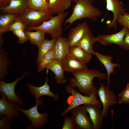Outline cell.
I'll return each mask as SVG.
<instances>
[{"mask_svg": "<svg viewBox=\"0 0 129 129\" xmlns=\"http://www.w3.org/2000/svg\"><path fill=\"white\" fill-rule=\"evenodd\" d=\"M42 99L36 103L34 106L29 109L25 110L20 108L19 111L22 112L29 119L31 124L27 128V129H35L43 127L45 124L48 122V114L47 113H41L38 109V106L41 105L43 103Z\"/></svg>", "mask_w": 129, "mask_h": 129, "instance_id": "5b68a950", "label": "cell"}, {"mask_svg": "<svg viewBox=\"0 0 129 129\" xmlns=\"http://www.w3.org/2000/svg\"><path fill=\"white\" fill-rule=\"evenodd\" d=\"M49 11H43L28 8L19 15L27 27L39 26L53 16Z\"/></svg>", "mask_w": 129, "mask_h": 129, "instance_id": "8992f818", "label": "cell"}, {"mask_svg": "<svg viewBox=\"0 0 129 129\" xmlns=\"http://www.w3.org/2000/svg\"><path fill=\"white\" fill-rule=\"evenodd\" d=\"M27 27L26 25L20 18L16 20L11 24L8 31H12L20 30L25 31Z\"/></svg>", "mask_w": 129, "mask_h": 129, "instance_id": "4dcf8cb0", "label": "cell"}, {"mask_svg": "<svg viewBox=\"0 0 129 129\" xmlns=\"http://www.w3.org/2000/svg\"><path fill=\"white\" fill-rule=\"evenodd\" d=\"M56 39H45L40 44L38 47V51L36 59L38 64L42 57L54 47Z\"/></svg>", "mask_w": 129, "mask_h": 129, "instance_id": "484cf974", "label": "cell"}, {"mask_svg": "<svg viewBox=\"0 0 129 129\" xmlns=\"http://www.w3.org/2000/svg\"><path fill=\"white\" fill-rule=\"evenodd\" d=\"M90 30L85 21L78 24L71 29L67 39L70 48L75 46Z\"/></svg>", "mask_w": 129, "mask_h": 129, "instance_id": "8fae6325", "label": "cell"}, {"mask_svg": "<svg viewBox=\"0 0 129 129\" xmlns=\"http://www.w3.org/2000/svg\"><path fill=\"white\" fill-rule=\"evenodd\" d=\"M128 83H129V82Z\"/></svg>", "mask_w": 129, "mask_h": 129, "instance_id": "ab89813d", "label": "cell"}, {"mask_svg": "<svg viewBox=\"0 0 129 129\" xmlns=\"http://www.w3.org/2000/svg\"><path fill=\"white\" fill-rule=\"evenodd\" d=\"M56 59L62 62L69 54L70 48L67 38L61 36L56 40L54 46Z\"/></svg>", "mask_w": 129, "mask_h": 129, "instance_id": "ac0fdd59", "label": "cell"}, {"mask_svg": "<svg viewBox=\"0 0 129 129\" xmlns=\"http://www.w3.org/2000/svg\"><path fill=\"white\" fill-rule=\"evenodd\" d=\"M27 73V72H25L20 77L16 78L14 81L10 83L5 82L2 80H0V92L6 96L8 102L22 105V100L20 97L16 94L15 88L18 82L22 79Z\"/></svg>", "mask_w": 129, "mask_h": 129, "instance_id": "9c48e42d", "label": "cell"}, {"mask_svg": "<svg viewBox=\"0 0 129 129\" xmlns=\"http://www.w3.org/2000/svg\"><path fill=\"white\" fill-rule=\"evenodd\" d=\"M46 0L48 2L49 0Z\"/></svg>", "mask_w": 129, "mask_h": 129, "instance_id": "74e56055", "label": "cell"}, {"mask_svg": "<svg viewBox=\"0 0 129 129\" xmlns=\"http://www.w3.org/2000/svg\"><path fill=\"white\" fill-rule=\"evenodd\" d=\"M72 12L65 21L64 24H69L68 27L77 20L84 18L96 21L102 15L100 10L93 5L92 0H76Z\"/></svg>", "mask_w": 129, "mask_h": 129, "instance_id": "7a4b0ae2", "label": "cell"}, {"mask_svg": "<svg viewBox=\"0 0 129 129\" xmlns=\"http://www.w3.org/2000/svg\"><path fill=\"white\" fill-rule=\"evenodd\" d=\"M68 14V11L59 13L39 26L27 27L26 30L28 31H42L49 34L52 38L57 39L61 36L62 24Z\"/></svg>", "mask_w": 129, "mask_h": 129, "instance_id": "3957f363", "label": "cell"}, {"mask_svg": "<svg viewBox=\"0 0 129 129\" xmlns=\"http://www.w3.org/2000/svg\"><path fill=\"white\" fill-rule=\"evenodd\" d=\"M48 69L54 73L57 83L62 84L67 82L65 77L64 73L65 71L62 62L56 59L51 64Z\"/></svg>", "mask_w": 129, "mask_h": 129, "instance_id": "603a6c76", "label": "cell"}, {"mask_svg": "<svg viewBox=\"0 0 129 129\" xmlns=\"http://www.w3.org/2000/svg\"><path fill=\"white\" fill-rule=\"evenodd\" d=\"M84 106L88 113L93 125V129H100L102 126L104 118L102 113V104H86Z\"/></svg>", "mask_w": 129, "mask_h": 129, "instance_id": "7c38bea8", "label": "cell"}, {"mask_svg": "<svg viewBox=\"0 0 129 129\" xmlns=\"http://www.w3.org/2000/svg\"><path fill=\"white\" fill-rule=\"evenodd\" d=\"M65 88L66 92L71 95L67 100V102L69 106L61 113V116L65 115L74 108L81 105L86 104H102L97 97V95L95 94H92L90 96L83 95L69 85L66 86Z\"/></svg>", "mask_w": 129, "mask_h": 129, "instance_id": "277c9868", "label": "cell"}, {"mask_svg": "<svg viewBox=\"0 0 129 129\" xmlns=\"http://www.w3.org/2000/svg\"><path fill=\"white\" fill-rule=\"evenodd\" d=\"M121 47L125 50H129V30L125 34L123 44Z\"/></svg>", "mask_w": 129, "mask_h": 129, "instance_id": "d590c367", "label": "cell"}, {"mask_svg": "<svg viewBox=\"0 0 129 129\" xmlns=\"http://www.w3.org/2000/svg\"><path fill=\"white\" fill-rule=\"evenodd\" d=\"M20 18L19 15L6 13L0 16V46H2L3 40L2 34L8 31L11 24L16 19Z\"/></svg>", "mask_w": 129, "mask_h": 129, "instance_id": "7402d4cb", "label": "cell"}, {"mask_svg": "<svg viewBox=\"0 0 129 129\" xmlns=\"http://www.w3.org/2000/svg\"><path fill=\"white\" fill-rule=\"evenodd\" d=\"M62 63L64 71L72 73L88 69L86 64L76 59L70 54Z\"/></svg>", "mask_w": 129, "mask_h": 129, "instance_id": "e0dca14e", "label": "cell"}, {"mask_svg": "<svg viewBox=\"0 0 129 129\" xmlns=\"http://www.w3.org/2000/svg\"><path fill=\"white\" fill-rule=\"evenodd\" d=\"M25 32L28 38L30 43L38 47L45 39V35L46 33L43 31L38 30L32 32L25 30Z\"/></svg>", "mask_w": 129, "mask_h": 129, "instance_id": "4316f807", "label": "cell"}, {"mask_svg": "<svg viewBox=\"0 0 129 129\" xmlns=\"http://www.w3.org/2000/svg\"><path fill=\"white\" fill-rule=\"evenodd\" d=\"M28 0H11L8 5L0 7L2 12L19 15L28 9Z\"/></svg>", "mask_w": 129, "mask_h": 129, "instance_id": "2e32d148", "label": "cell"}, {"mask_svg": "<svg viewBox=\"0 0 129 129\" xmlns=\"http://www.w3.org/2000/svg\"><path fill=\"white\" fill-rule=\"evenodd\" d=\"M73 0H49L48 10L53 14L64 12L70 6Z\"/></svg>", "mask_w": 129, "mask_h": 129, "instance_id": "44dd1931", "label": "cell"}, {"mask_svg": "<svg viewBox=\"0 0 129 129\" xmlns=\"http://www.w3.org/2000/svg\"><path fill=\"white\" fill-rule=\"evenodd\" d=\"M6 53L3 49H1L0 51V77L1 79H3L7 74V69L8 60L7 57Z\"/></svg>", "mask_w": 129, "mask_h": 129, "instance_id": "f1b7e54d", "label": "cell"}, {"mask_svg": "<svg viewBox=\"0 0 129 129\" xmlns=\"http://www.w3.org/2000/svg\"><path fill=\"white\" fill-rule=\"evenodd\" d=\"M129 30L127 28L123 27L120 31L115 33L99 35L97 37V42L104 45L115 44L121 47L125 35Z\"/></svg>", "mask_w": 129, "mask_h": 129, "instance_id": "4fadbf2b", "label": "cell"}, {"mask_svg": "<svg viewBox=\"0 0 129 129\" xmlns=\"http://www.w3.org/2000/svg\"><path fill=\"white\" fill-rule=\"evenodd\" d=\"M100 85L97 95L102 106V113L104 118L108 115L110 107L117 103V101L115 94L111 90L109 85L106 86L101 82L100 83Z\"/></svg>", "mask_w": 129, "mask_h": 129, "instance_id": "52a82bcc", "label": "cell"}, {"mask_svg": "<svg viewBox=\"0 0 129 129\" xmlns=\"http://www.w3.org/2000/svg\"><path fill=\"white\" fill-rule=\"evenodd\" d=\"M106 9L113 13V17L110 22H107V27L108 29L113 28L117 30V19L118 16L126 12V10L120 0H106Z\"/></svg>", "mask_w": 129, "mask_h": 129, "instance_id": "30bf717a", "label": "cell"}, {"mask_svg": "<svg viewBox=\"0 0 129 129\" xmlns=\"http://www.w3.org/2000/svg\"><path fill=\"white\" fill-rule=\"evenodd\" d=\"M93 55L96 56L99 61L102 63L107 71V85H109L110 83V76L112 74H115L114 70L115 67H120L121 66L118 63L112 62L113 57L110 55H104L99 53L98 51L95 52Z\"/></svg>", "mask_w": 129, "mask_h": 129, "instance_id": "d6986e66", "label": "cell"}, {"mask_svg": "<svg viewBox=\"0 0 129 129\" xmlns=\"http://www.w3.org/2000/svg\"><path fill=\"white\" fill-rule=\"evenodd\" d=\"M1 98L0 99V116L5 115L11 123L14 117H18L20 114L18 112L20 108L17 104L7 101L6 96L1 94Z\"/></svg>", "mask_w": 129, "mask_h": 129, "instance_id": "5bb4252c", "label": "cell"}, {"mask_svg": "<svg viewBox=\"0 0 129 129\" xmlns=\"http://www.w3.org/2000/svg\"><path fill=\"white\" fill-rule=\"evenodd\" d=\"M48 79L46 76L45 82L41 86L38 87L30 84H27V86L29 88L31 93L35 96L36 103L40 101V97L43 96L51 97L55 101L58 100V94L54 93L50 90V87L48 84Z\"/></svg>", "mask_w": 129, "mask_h": 129, "instance_id": "9a60e30c", "label": "cell"}, {"mask_svg": "<svg viewBox=\"0 0 129 129\" xmlns=\"http://www.w3.org/2000/svg\"><path fill=\"white\" fill-rule=\"evenodd\" d=\"M56 59V57L54 47L41 58L37 64L38 72H39L45 69H48L51 64Z\"/></svg>", "mask_w": 129, "mask_h": 129, "instance_id": "cb8c5ba5", "label": "cell"}, {"mask_svg": "<svg viewBox=\"0 0 129 129\" xmlns=\"http://www.w3.org/2000/svg\"><path fill=\"white\" fill-rule=\"evenodd\" d=\"M117 22L123 27H126L129 29V13L126 12L122 14L118 15Z\"/></svg>", "mask_w": 129, "mask_h": 129, "instance_id": "1f68e13d", "label": "cell"}, {"mask_svg": "<svg viewBox=\"0 0 129 129\" xmlns=\"http://www.w3.org/2000/svg\"><path fill=\"white\" fill-rule=\"evenodd\" d=\"M11 0H0V7L5 6L6 5L9 3Z\"/></svg>", "mask_w": 129, "mask_h": 129, "instance_id": "8d00e7d4", "label": "cell"}, {"mask_svg": "<svg viewBox=\"0 0 129 129\" xmlns=\"http://www.w3.org/2000/svg\"><path fill=\"white\" fill-rule=\"evenodd\" d=\"M69 54L76 59L86 64L91 59L92 56L78 46L70 48Z\"/></svg>", "mask_w": 129, "mask_h": 129, "instance_id": "d4e9b609", "label": "cell"}, {"mask_svg": "<svg viewBox=\"0 0 129 129\" xmlns=\"http://www.w3.org/2000/svg\"><path fill=\"white\" fill-rule=\"evenodd\" d=\"M97 42V37H94L92 32L90 30L75 46L79 47L87 53L93 55L95 51L93 50V46Z\"/></svg>", "mask_w": 129, "mask_h": 129, "instance_id": "ffe728a7", "label": "cell"}, {"mask_svg": "<svg viewBox=\"0 0 129 129\" xmlns=\"http://www.w3.org/2000/svg\"><path fill=\"white\" fill-rule=\"evenodd\" d=\"M117 102L120 104H129V84L127 85L125 88L121 91L118 96Z\"/></svg>", "mask_w": 129, "mask_h": 129, "instance_id": "f546056e", "label": "cell"}, {"mask_svg": "<svg viewBox=\"0 0 129 129\" xmlns=\"http://www.w3.org/2000/svg\"><path fill=\"white\" fill-rule=\"evenodd\" d=\"M48 2L46 0H28L29 8L43 11H49Z\"/></svg>", "mask_w": 129, "mask_h": 129, "instance_id": "83f0119b", "label": "cell"}, {"mask_svg": "<svg viewBox=\"0 0 129 129\" xmlns=\"http://www.w3.org/2000/svg\"><path fill=\"white\" fill-rule=\"evenodd\" d=\"M0 120V129H10L11 128V123L6 116H2Z\"/></svg>", "mask_w": 129, "mask_h": 129, "instance_id": "e575fe53", "label": "cell"}, {"mask_svg": "<svg viewBox=\"0 0 129 129\" xmlns=\"http://www.w3.org/2000/svg\"><path fill=\"white\" fill-rule=\"evenodd\" d=\"M76 0H73V1L75 2Z\"/></svg>", "mask_w": 129, "mask_h": 129, "instance_id": "f35d334b", "label": "cell"}, {"mask_svg": "<svg viewBox=\"0 0 129 129\" xmlns=\"http://www.w3.org/2000/svg\"><path fill=\"white\" fill-rule=\"evenodd\" d=\"M62 129H75L73 122L71 117L67 116L64 118Z\"/></svg>", "mask_w": 129, "mask_h": 129, "instance_id": "836d02e7", "label": "cell"}, {"mask_svg": "<svg viewBox=\"0 0 129 129\" xmlns=\"http://www.w3.org/2000/svg\"><path fill=\"white\" fill-rule=\"evenodd\" d=\"M71 111V117L75 129H93L92 122L84 106H78Z\"/></svg>", "mask_w": 129, "mask_h": 129, "instance_id": "ba28073f", "label": "cell"}, {"mask_svg": "<svg viewBox=\"0 0 129 129\" xmlns=\"http://www.w3.org/2000/svg\"><path fill=\"white\" fill-rule=\"evenodd\" d=\"M72 74L74 78L70 80L69 85L74 88L78 87L81 92L87 96L93 93L98 95V90L93 81L95 78H97L100 80L107 79L105 74L97 70L88 69Z\"/></svg>", "mask_w": 129, "mask_h": 129, "instance_id": "6da1fadb", "label": "cell"}, {"mask_svg": "<svg viewBox=\"0 0 129 129\" xmlns=\"http://www.w3.org/2000/svg\"><path fill=\"white\" fill-rule=\"evenodd\" d=\"M12 32L13 34L17 37L18 41L20 43L23 44L29 40L25 31L20 30L13 31Z\"/></svg>", "mask_w": 129, "mask_h": 129, "instance_id": "d6a6232c", "label": "cell"}]
</instances>
